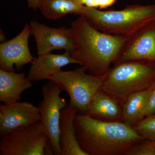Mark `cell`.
Segmentation results:
<instances>
[{
    "mask_svg": "<svg viewBox=\"0 0 155 155\" xmlns=\"http://www.w3.org/2000/svg\"><path fill=\"white\" fill-rule=\"evenodd\" d=\"M71 28L75 45L71 56L97 76L105 75L129 38L103 32L81 16L72 22Z\"/></svg>",
    "mask_w": 155,
    "mask_h": 155,
    "instance_id": "obj_1",
    "label": "cell"
},
{
    "mask_svg": "<svg viewBox=\"0 0 155 155\" xmlns=\"http://www.w3.org/2000/svg\"><path fill=\"white\" fill-rule=\"evenodd\" d=\"M78 141L88 155H126L143 139L123 122H108L78 113L74 120Z\"/></svg>",
    "mask_w": 155,
    "mask_h": 155,
    "instance_id": "obj_2",
    "label": "cell"
},
{
    "mask_svg": "<svg viewBox=\"0 0 155 155\" xmlns=\"http://www.w3.org/2000/svg\"><path fill=\"white\" fill-rule=\"evenodd\" d=\"M79 16L104 33L130 38L155 21V4L130 5L119 11H100L84 6Z\"/></svg>",
    "mask_w": 155,
    "mask_h": 155,
    "instance_id": "obj_3",
    "label": "cell"
},
{
    "mask_svg": "<svg viewBox=\"0 0 155 155\" xmlns=\"http://www.w3.org/2000/svg\"><path fill=\"white\" fill-rule=\"evenodd\" d=\"M104 77L101 91L122 102L130 95L147 89L155 83V62H123L110 67Z\"/></svg>",
    "mask_w": 155,
    "mask_h": 155,
    "instance_id": "obj_4",
    "label": "cell"
},
{
    "mask_svg": "<svg viewBox=\"0 0 155 155\" xmlns=\"http://www.w3.org/2000/svg\"><path fill=\"white\" fill-rule=\"evenodd\" d=\"M83 66L74 70L61 71L50 76L62 91L68 94L69 106L76 108L78 113L86 114L92 100L101 90L104 75L88 74Z\"/></svg>",
    "mask_w": 155,
    "mask_h": 155,
    "instance_id": "obj_5",
    "label": "cell"
},
{
    "mask_svg": "<svg viewBox=\"0 0 155 155\" xmlns=\"http://www.w3.org/2000/svg\"><path fill=\"white\" fill-rule=\"evenodd\" d=\"M49 139L40 122L1 137V155H44Z\"/></svg>",
    "mask_w": 155,
    "mask_h": 155,
    "instance_id": "obj_6",
    "label": "cell"
},
{
    "mask_svg": "<svg viewBox=\"0 0 155 155\" xmlns=\"http://www.w3.org/2000/svg\"><path fill=\"white\" fill-rule=\"evenodd\" d=\"M62 91L57 84L49 80L42 87L43 99L38 107L40 122L44 127L56 155H61L59 143L60 119L61 111L67 107L66 100L61 96Z\"/></svg>",
    "mask_w": 155,
    "mask_h": 155,
    "instance_id": "obj_7",
    "label": "cell"
},
{
    "mask_svg": "<svg viewBox=\"0 0 155 155\" xmlns=\"http://www.w3.org/2000/svg\"><path fill=\"white\" fill-rule=\"evenodd\" d=\"M31 35L36 42L38 55L53 51L64 50L71 53L75 49V41L71 28H52L32 20L30 23Z\"/></svg>",
    "mask_w": 155,
    "mask_h": 155,
    "instance_id": "obj_8",
    "label": "cell"
},
{
    "mask_svg": "<svg viewBox=\"0 0 155 155\" xmlns=\"http://www.w3.org/2000/svg\"><path fill=\"white\" fill-rule=\"evenodd\" d=\"M31 35L30 25L26 24L17 36L0 44V69L15 72V69L21 70L33 63L35 58L28 46Z\"/></svg>",
    "mask_w": 155,
    "mask_h": 155,
    "instance_id": "obj_9",
    "label": "cell"
},
{
    "mask_svg": "<svg viewBox=\"0 0 155 155\" xmlns=\"http://www.w3.org/2000/svg\"><path fill=\"white\" fill-rule=\"evenodd\" d=\"M38 107L28 102H16L0 106V136L40 121Z\"/></svg>",
    "mask_w": 155,
    "mask_h": 155,
    "instance_id": "obj_10",
    "label": "cell"
},
{
    "mask_svg": "<svg viewBox=\"0 0 155 155\" xmlns=\"http://www.w3.org/2000/svg\"><path fill=\"white\" fill-rule=\"evenodd\" d=\"M131 61L155 62V21L129 38L114 65Z\"/></svg>",
    "mask_w": 155,
    "mask_h": 155,
    "instance_id": "obj_11",
    "label": "cell"
},
{
    "mask_svg": "<svg viewBox=\"0 0 155 155\" xmlns=\"http://www.w3.org/2000/svg\"><path fill=\"white\" fill-rule=\"evenodd\" d=\"M70 64H80L68 51L61 54L48 53L35 58L28 71L27 77L31 81L48 80L49 78L62 70V68Z\"/></svg>",
    "mask_w": 155,
    "mask_h": 155,
    "instance_id": "obj_12",
    "label": "cell"
},
{
    "mask_svg": "<svg viewBox=\"0 0 155 155\" xmlns=\"http://www.w3.org/2000/svg\"><path fill=\"white\" fill-rule=\"evenodd\" d=\"M78 113L77 109L69 105L61 111L59 134L61 155H88L81 147L76 137L74 120Z\"/></svg>",
    "mask_w": 155,
    "mask_h": 155,
    "instance_id": "obj_13",
    "label": "cell"
},
{
    "mask_svg": "<svg viewBox=\"0 0 155 155\" xmlns=\"http://www.w3.org/2000/svg\"><path fill=\"white\" fill-rule=\"evenodd\" d=\"M122 101L100 91L92 100L86 114L108 122H122Z\"/></svg>",
    "mask_w": 155,
    "mask_h": 155,
    "instance_id": "obj_14",
    "label": "cell"
},
{
    "mask_svg": "<svg viewBox=\"0 0 155 155\" xmlns=\"http://www.w3.org/2000/svg\"><path fill=\"white\" fill-rule=\"evenodd\" d=\"M32 86L25 73H17L0 69V101L4 104L20 101L23 91Z\"/></svg>",
    "mask_w": 155,
    "mask_h": 155,
    "instance_id": "obj_15",
    "label": "cell"
},
{
    "mask_svg": "<svg viewBox=\"0 0 155 155\" xmlns=\"http://www.w3.org/2000/svg\"><path fill=\"white\" fill-rule=\"evenodd\" d=\"M155 86V82L147 89L130 95L122 102V122L132 126L144 119Z\"/></svg>",
    "mask_w": 155,
    "mask_h": 155,
    "instance_id": "obj_16",
    "label": "cell"
},
{
    "mask_svg": "<svg viewBox=\"0 0 155 155\" xmlns=\"http://www.w3.org/2000/svg\"><path fill=\"white\" fill-rule=\"evenodd\" d=\"M84 7L79 0H45L39 9L47 19L57 20L69 14L79 15Z\"/></svg>",
    "mask_w": 155,
    "mask_h": 155,
    "instance_id": "obj_17",
    "label": "cell"
},
{
    "mask_svg": "<svg viewBox=\"0 0 155 155\" xmlns=\"http://www.w3.org/2000/svg\"><path fill=\"white\" fill-rule=\"evenodd\" d=\"M132 127L143 139L155 141V114L145 117Z\"/></svg>",
    "mask_w": 155,
    "mask_h": 155,
    "instance_id": "obj_18",
    "label": "cell"
},
{
    "mask_svg": "<svg viewBox=\"0 0 155 155\" xmlns=\"http://www.w3.org/2000/svg\"><path fill=\"white\" fill-rule=\"evenodd\" d=\"M126 155H155L152 141L143 139L129 149Z\"/></svg>",
    "mask_w": 155,
    "mask_h": 155,
    "instance_id": "obj_19",
    "label": "cell"
},
{
    "mask_svg": "<svg viewBox=\"0 0 155 155\" xmlns=\"http://www.w3.org/2000/svg\"><path fill=\"white\" fill-rule=\"evenodd\" d=\"M117 0H79L82 5L88 8L102 9L111 7Z\"/></svg>",
    "mask_w": 155,
    "mask_h": 155,
    "instance_id": "obj_20",
    "label": "cell"
},
{
    "mask_svg": "<svg viewBox=\"0 0 155 155\" xmlns=\"http://www.w3.org/2000/svg\"><path fill=\"white\" fill-rule=\"evenodd\" d=\"M155 114V86L150 97L145 113V117Z\"/></svg>",
    "mask_w": 155,
    "mask_h": 155,
    "instance_id": "obj_21",
    "label": "cell"
},
{
    "mask_svg": "<svg viewBox=\"0 0 155 155\" xmlns=\"http://www.w3.org/2000/svg\"><path fill=\"white\" fill-rule=\"evenodd\" d=\"M28 8L36 11L39 8L41 5L45 0H26Z\"/></svg>",
    "mask_w": 155,
    "mask_h": 155,
    "instance_id": "obj_22",
    "label": "cell"
},
{
    "mask_svg": "<svg viewBox=\"0 0 155 155\" xmlns=\"http://www.w3.org/2000/svg\"><path fill=\"white\" fill-rule=\"evenodd\" d=\"M0 39H1V42L2 43L6 41V36L5 34L3 32L2 29H1V32H0Z\"/></svg>",
    "mask_w": 155,
    "mask_h": 155,
    "instance_id": "obj_23",
    "label": "cell"
},
{
    "mask_svg": "<svg viewBox=\"0 0 155 155\" xmlns=\"http://www.w3.org/2000/svg\"><path fill=\"white\" fill-rule=\"evenodd\" d=\"M152 143L153 146L154 147L155 149V141H152Z\"/></svg>",
    "mask_w": 155,
    "mask_h": 155,
    "instance_id": "obj_24",
    "label": "cell"
},
{
    "mask_svg": "<svg viewBox=\"0 0 155 155\" xmlns=\"http://www.w3.org/2000/svg\"><path fill=\"white\" fill-rule=\"evenodd\" d=\"M154 1H155V0H154Z\"/></svg>",
    "mask_w": 155,
    "mask_h": 155,
    "instance_id": "obj_25",
    "label": "cell"
}]
</instances>
